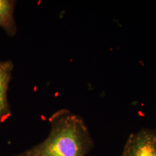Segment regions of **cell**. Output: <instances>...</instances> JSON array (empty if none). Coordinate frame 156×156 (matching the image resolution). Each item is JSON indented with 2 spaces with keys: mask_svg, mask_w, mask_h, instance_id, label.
I'll use <instances>...</instances> for the list:
<instances>
[{
  "mask_svg": "<svg viewBox=\"0 0 156 156\" xmlns=\"http://www.w3.org/2000/svg\"><path fill=\"white\" fill-rule=\"evenodd\" d=\"M123 151L125 156H156V130L142 129L131 134Z\"/></svg>",
  "mask_w": 156,
  "mask_h": 156,
  "instance_id": "obj_2",
  "label": "cell"
},
{
  "mask_svg": "<svg viewBox=\"0 0 156 156\" xmlns=\"http://www.w3.org/2000/svg\"><path fill=\"white\" fill-rule=\"evenodd\" d=\"M16 2L14 0H0V27L10 37L15 36L17 33L14 18Z\"/></svg>",
  "mask_w": 156,
  "mask_h": 156,
  "instance_id": "obj_4",
  "label": "cell"
},
{
  "mask_svg": "<svg viewBox=\"0 0 156 156\" xmlns=\"http://www.w3.org/2000/svg\"><path fill=\"white\" fill-rule=\"evenodd\" d=\"M50 133L42 142L13 156H85L93 143L83 119L60 109L49 119Z\"/></svg>",
  "mask_w": 156,
  "mask_h": 156,
  "instance_id": "obj_1",
  "label": "cell"
},
{
  "mask_svg": "<svg viewBox=\"0 0 156 156\" xmlns=\"http://www.w3.org/2000/svg\"><path fill=\"white\" fill-rule=\"evenodd\" d=\"M14 64L11 60L0 62V125L12 116L8 91Z\"/></svg>",
  "mask_w": 156,
  "mask_h": 156,
  "instance_id": "obj_3",
  "label": "cell"
},
{
  "mask_svg": "<svg viewBox=\"0 0 156 156\" xmlns=\"http://www.w3.org/2000/svg\"><path fill=\"white\" fill-rule=\"evenodd\" d=\"M125 156V154H124V152H122V156Z\"/></svg>",
  "mask_w": 156,
  "mask_h": 156,
  "instance_id": "obj_5",
  "label": "cell"
}]
</instances>
